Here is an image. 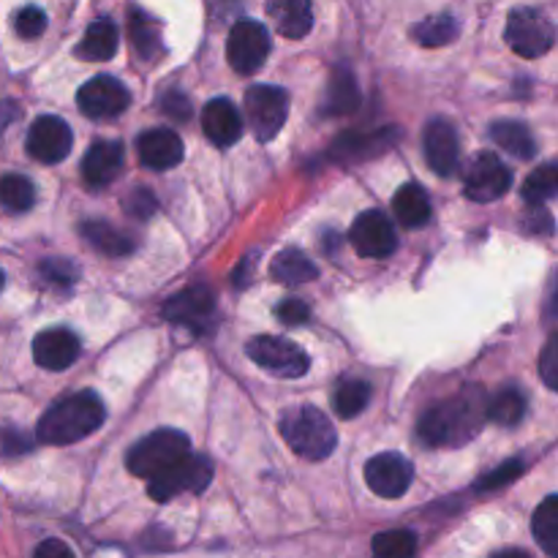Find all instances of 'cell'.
I'll return each instance as SVG.
<instances>
[{
  "instance_id": "obj_45",
  "label": "cell",
  "mask_w": 558,
  "mask_h": 558,
  "mask_svg": "<svg viewBox=\"0 0 558 558\" xmlns=\"http://www.w3.org/2000/svg\"><path fill=\"white\" fill-rule=\"evenodd\" d=\"M33 558H76L74 550L63 543V539H44L36 548Z\"/></svg>"
},
{
  "instance_id": "obj_5",
  "label": "cell",
  "mask_w": 558,
  "mask_h": 558,
  "mask_svg": "<svg viewBox=\"0 0 558 558\" xmlns=\"http://www.w3.org/2000/svg\"><path fill=\"white\" fill-rule=\"evenodd\" d=\"M505 38L521 58H543L556 44V25L539 9H512Z\"/></svg>"
},
{
  "instance_id": "obj_34",
  "label": "cell",
  "mask_w": 558,
  "mask_h": 558,
  "mask_svg": "<svg viewBox=\"0 0 558 558\" xmlns=\"http://www.w3.org/2000/svg\"><path fill=\"white\" fill-rule=\"evenodd\" d=\"M521 194L526 205H545L558 196V163H543V167L534 169L523 183Z\"/></svg>"
},
{
  "instance_id": "obj_28",
  "label": "cell",
  "mask_w": 558,
  "mask_h": 558,
  "mask_svg": "<svg viewBox=\"0 0 558 558\" xmlns=\"http://www.w3.org/2000/svg\"><path fill=\"white\" fill-rule=\"evenodd\" d=\"M490 140L515 158H534V153H537V142H534L532 131L518 123V120H496L490 125Z\"/></svg>"
},
{
  "instance_id": "obj_16",
  "label": "cell",
  "mask_w": 558,
  "mask_h": 558,
  "mask_svg": "<svg viewBox=\"0 0 558 558\" xmlns=\"http://www.w3.org/2000/svg\"><path fill=\"white\" fill-rule=\"evenodd\" d=\"M163 316L172 325L191 327V330H205V327H210L213 316H216V298H213V292L207 287H189L167 300Z\"/></svg>"
},
{
  "instance_id": "obj_31",
  "label": "cell",
  "mask_w": 558,
  "mask_h": 558,
  "mask_svg": "<svg viewBox=\"0 0 558 558\" xmlns=\"http://www.w3.org/2000/svg\"><path fill=\"white\" fill-rule=\"evenodd\" d=\"M532 532L539 548L550 558H558V496H548L543 505L534 510Z\"/></svg>"
},
{
  "instance_id": "obj_6",
  "label": "cell",
  "mask_w": 558,
  "mask_h": 558,
  "mask_svg": "<svg viewBox=\"0 0 558 558\" xmlns=\"http://www.w3.org/2000/svg\"><path fill=\"white\" fill-rule=\"evenodd\" d=\"M245 354H248L259 368L278 376V379H300V376L308 374L311 365L308 354H305L298 343L278 336L251 338L248 347H245Z\"/></svg>"
},
{
  "instance_id": "obj_38",
  "label": "cell",
  "mask_w": 558,
  "mask_h": 558,
  "mask_svg": "<svg viewBox=\"0 0 558 558\" xmlns=\"http://www.w3.org/2000/svg\"><path fill=\"white\" fill-rule=\"evenodd\" d=\"M523 474V461H507L501 463L499 469H494V472L485 474L483 480H480L474 488L477 490H496V488H505V485L515 483L518 477Z\"/></svg>"
},
{
  "instance_id": "obj_23",
  "label": "cell",
  "mask_w": 558,
  "mask_h": 558,
  "mask_svg": "<svg viewBox=\"0 0 558 558\" xmlns=\"http://www.w3.org/2000/svg\"><path fill=\"white\" fill-rule=\"evenodd\" d=\"M360 107V87L352 71L347 65L332 71L330 85H327L325 101H322V112L330 118H341V114H352Z\"/></svg>"
},
{
  "instance_id": "obj_22",
  "label": "cell",
  "mask_w": 558,
  "mask_h": 558,
  "mask_svg": "<svg viewBox=\"0 0 558 558\" xmlns=\"http://www.w3.org/2000/svg\"><path fill=\"white\" fill-rule=\"evenodd\" d=\"M265 9L278 33L287 38H303L314 27L311 0H265Z\"/></svg>"
},
{
  "instance_id": "obj_37",
  "label": "cell",
  "mask_w": 558,
  "mask_h": 558,
  "mask_svg": "<svg viewBox=\"0 0 558 558\" xmlns=\"http://www.w3.org/2000/svg\"><path fill=\"white\" fill-rule=\"evenodd\" d=\"M14 31L20 38H38L47 31V14L38 5H25V9L16 11Z\"/></svg>"
},
{
  "instance_id": "obj_49",
  "label": "cell",
  "mask_w": 558,
  "mask_h": 558,
  "mask_svg": "<svg viewBox=\"0 0 558 558\" xmlns=\"http://www.w3.org/2000/svg\"><path fill=\"white\" fill-rule=\"evenodd\" d=\"M3 283H5V276H3V270H0V292H3Z\"/></svg>"
},
{
  "instance_id": "obj_1",
  "label": "cell",
  "mask_w": 558,
  "mask_h": 558,
  "mask_svg": "<svg viewBox=\"0 0 558 558\" xmlns=\"http://www.w3.org/2000/svg\"><path fill=\"white\" fill-rule=\"evenodd\" d=\"M488 420V396L480 387H469L461 396L447 398L423 414L417 436L428 447H461L483 430Z\"/></svg>"
},
{
  "instance_id": "obj_30",
  "label": "cell",
  "mask_w": 558,
  "mask_h": 558,
  "mask_svg": "<svg viewBox=\"0 0 558 558\" xmlns=\"http://www.w3.org/2000/svg\"><path fill=\"white\" fill-rule=\"evenodd\" d=\"M458 33H461V25L452 14L428 16L412 27V38L420 47H447V44L456 41Z\"/></svg>"
},
{
  "instance_id": "obj_40",
  "label": "cell",
  "mask_w": 558,
  "mask_h": 558,
  "mask_svg": "<svg viewBox=\"0 0 558 558\" xmlns=\"http://www.w3.org/2000/svg\"><path fill=\"white\" fill-rule=\"evenodd\" d=\"M123 207L129 216L140 218V221H147V218L156 213L158 202H156V194H153L150 189H142L140 185V189H134V194H129V199L123 202Z\"/></svg>"
},
{
  "instance_id": "obj_47",
  "label": "cell",
  "mask_w": 558,
  "mask_h": 558,
  "mask_svg": "<svg viewBox=\"0 0 558 558\" xmlns=\"http://www.w3.org/2000/svg\"><path fill=\"white\" fill-rule=\"evenodd\" d=\"M0 441H3V452L5 456H20V452H25L27 447H31V441H25V436L16 434V430H5L3 436H0Z\"/></svg>"
},
{
  "instance_id": "obj_4",
  "label": "cell",
  "mask_w": 558,
  "mask_h": 558,
  "mask_svg": "<svg viewBox=\"0 0 558 558\" xmlns=\"http://www.w3.org/2000/svg\"><path fill=\"white\" fill-rule=\"evenodd\" d=\"M185 456H191L189 436L172 428H161L147 434L145 439H140L131 447L129 456H125V469L134 477L153 480L178 461H183Z\"/></svg>"
},
{
  "instance_id": "obj_46",
  "label": "cell",
  "mask_w": 558,
  "mask_h": 558,
  "mask_svg": "<svg viewBox=\"0 0 558 558\" xmlns=\"http://www.w3.org/2000/svg\"><path fill=\"white\" fill-rule=\"evenodd\" d=\"M20 118H22L20 104L11 101V98H3V101H0V134H3L11 123H16Z\"/></svg>"
},
{
  "instance_id": "obj_39",
  "label": "cell",
  "mask_w": 558,
  "mask_h": 558,
  "mask_svg": "<svg viewBox=\"0 0 558 558\" xmlns=\"http://www.w3.org/2000/svg\"><path fill=\"white\" fill-rule=\"evenodd\" d=\"M539 376L550 390L558 392V332L548 338L543 354H539Z\"/></svg>"
},
{
  "instance_id": "obj_20",
  "label": "cell",
  "mask_w": 558,
  "mask_h": 558,
  "mask_svg": "<svg viewBox=\"0 0 558 558\" xmlns=\"http://www.w3.org/2000/svg\"><path fill=\"white\" fill-rule=\"evenodd\" d=\"M183 140L172 129H150L136 140V153L147 169H172L183 161Z\"/></svg>"
},
{
  "instance_id": "obj_27",
  "label": "cell",
  "mask_w": 558,
  "mask_h": 558,
  "mask_svg": "<svg viewBox=\"0 0 558 558\" xmlns=\"http://www.w3.org/2000/svg\"><path fill=\"white\" fill-rule=\"evenodd\" d=\"M270 276L278 283H287V287H300V283H308L319 276V267L308 259V254H303L300 248H283L281 254H276L270 265Z\"/></svg>"
},
{
  "instance_id": "obj_11",
  "label": "cell",
  "mask_w": 558,
  "mask_h": 558,
  "mask_svg": "<svg viewBox=\"0 0 558 558\" xmlns=\"http://www.w3.org/2000/svg\"><path fill=\"white\" fill-rule=\"evenodd\" d=\"M512 185V172L494 153H480L463 172V191L472 202H494Z\"/></svg>"
},
{
  "instance_id": "obj_15",
  "label": "cell",
  "mask_w": 558,
  "mask_h": 558,
  "mask_svg": "<svg viewBox=\"0 0 558 558\" xmlns=\"http://www.w3.org/2000/svg\"><path fill=\"white\" fill-rule=\"evenodd\" d=\"M71 145H74V134H71L69 123L54 114L38 118L25 140L27 153L41 163H60L71 153Z\"/></svg>"
},
{
  "instance_id": "obj_13",
  "label": "cell",
  "mask_w": 558,
  "mask_h": 558,
  "mask_svg": "<svg viewBox=\"0 0 558 558\" xmlns=\"http://www.w3.org/2000/svg\"><path fill=\"white\" fill-rule=\"evenodd\" d=\"M349 243L365 259H387L398 248L396 229L381 210L360 213L349 232Z\"/></svg>"
},
{
  "instance_id": "obj_35",
  "label": "cell",
  "mask_w": 558,
  "mask_h": 558,
  "mask_svg": "<svg viewBox=\"0 0 558 558\" xmlns=\"http://www.w3.org/2000/svg\"><path fill=\"white\" fill-rule=\"evenodd\" d=\"M131 38H134L136 52L145 60H156L158 54L163 52L161 31H158L156 22L147 14H142V11H134V14H131Z\"/></svg>"
},
{
  "instance_id": "obj_24",
  "label": "cell",
  "mask_w": 558,
  "mask_h": 558,
  "mask_svg": "<svg viewBox=\"0 0 558 558\" xmlns=\"http://www.w3.org/2000/svg\"><path fill=\"white\" fill-rule=\"evenodd\" d=\"M118 27H114L112 20H96L85 31L82 41L76 44V58L90 60V63H101V60H109L114 52H118Z\"/></svg>"
},
{
  "instance_id": "obj_41",
  "label": "cell",
  "mask_w": 558,
  "mask_h": 558,
  "mask_svg": "<svg viewBox=\"0 0 558 558\" xmlns=\"http://www.w3.org/2000/svg\"><path fill=\"white\" fill-rule=\"evenodd\" d=\"M41 278L47 283H54V287H71L76 281V270L65 259H47L38 267Z\"/></svg>"
},
{
  "instance_id": "obj_32",
  "label": "cell",
  "mask_w": 558,
  "mask_h": 558,
  "mask_svg": "<svg viewBox=\"0 0 558 558\" xmlns=\"http://www.w3.org/2000/svg\"><path fill=\"white\" fill-rule=\"evenodd\" d=\"M371 401V387L363 379H341L338 381L336 392H332V409L338 417L352 420L368 407Z\"/></svg>"
},
{
  "instance_id": "obj_2",
  "label": "cell",
  "mask_w": 558,
  "mask_h": 558,
  "mask_svg": "<svg viewBox=\"0 0 558 558\" xmlns=\"http://www.w3.org/2000/svg\"><path fill=\"white\" fill-rule=\"evenodd\" d=\"M104 417H107V409L96 392H74V396L52 403L41 414L36 436L44 445H74V441L96 434L104 425Z\"/></svg>"
},
{
  "instance_id": "obj_12",
  "label": "cell",
  "mask_w": 558,
  "mask_h": 558,
  "mask_svg": "<svg viewBox=\"0 0 558 558\" xmlns=\"http://www.w3.org/2000/svg\"><path fill=\"white\" fill-rule=\"evenodd\" d=\"M414 466L401 452H379L365 463V485L381 499H401L412 488Z\"/></svg>"
},
{
  "instance_id": "obj_14",
  "label": "cell",
  "mask_w": 558,
  "mask_h": 558,
  "mask_svg": "<svg viewBox=\"0 0 558 558\" xmlns=\"http://www.w3.org/2000/svg\"><path fill=\"white\" fill-rule=\"evenodd\" d=\"M425 161L434 169L439 178H452L458 172V161H461V140H458V129L452 120L434 118L425 125Z\"/></svg>"
},
{
  "instance_id": "obj_29",
  "label": "cell",
  "mask_w": 558,
  "mask_h": 558,
  "mask_svg": "<svg viewBox=\"0 0 558 558\" xmlns=\"http://www.w3.org/2000/svg\"><path fill=\"white\" fill-rule=\"evenodd\" d=\"M526 417V396L518 387H505L488 398V420L496 425L512 428Z\"/></svg>"
},
{
  "instance_id": "obj_17",
  "label": "cell",
  "mask_w": 558,
  "mask_h": 558,
  "mask_svg": "<svg viewBox=\"0 0 558 558\" xmlns=\"http://www.w3.org/2000/svg\"><path fill=\"white\" fill-rule=\"evenodd\" d=\"M398 140V129H376V131H354V134H343L332 142L330 161L338 163H354L365 161V158H376L385 150H390Z\"/></svg>"
},
{
  "instance_id": "obj_42",
  "label": "cell",
  "mask_w": 558,
  "mask_h": 558,
  "mask_svg": "<svg viewBox=\"0 0 558 558\" xmlns=\"http://www.w3.org/2000/svg\"><path fill=\"white\" fill-rule=\"evenodd\" d=\"M521 223L529 234H537V238H548V234H554L556 229L554 218H550V213L545 210L543 205H529L526 216H523Z\"/></svg>"
},
{
  "instance_id": "obj_9",
  "label": "cell",
  "mask_w": 558,
  "mask_h": 558,
  "mask_svg": "<svg viewBox=\"0 0 558 558\" xmlns=\"http://www.w3.org/2000/svg\"><path fill=\"white\" fill-rule=\"evenodd\" d=\"M270 33L262 22L243 20L229 31L227 58L238 74H256L270 54Z\"/></svg>"
},
{
  "instance_id": "obj_3",
  "label": "cell",
  "mask_w": 558,
  "mask_h": 558,
  "mask_svg": "<svg viewBox=\"0 0 558 558\" xmlns=\"http://www.w3.org/2000/svg\"><path fill=\"white\" fill-rule=\"evenodd\" d=\"M278 428H281L289 450L300 458H308V461H325L338 445L330 417L316 407L289 409L281 423H278Z\"/></svg>"
},
{
  "instance_id": "obj_10",
  "label": "cell",
  "mask_w": 558,
  "mask_h": 558,
  "mask_svg": "<svg viewBox=\"0 0 558 558\" xmlns=\"http://www.w3.org/2000/svg\"><path fill=\"white\" fill-rule=\"evenodd\" d=\"M129 87L107 74L87 80L85 85L80 87V93H76V107H80L82 114H87V118L93 120L118 118V114H123L125 109H129Z\"/></svg>"
},
{
  "instance_id": "obj_8",
  "label": "cell",
  "mask_w": 558,
  "mask_h": 558,
  "mask_svg": "<svg viewBox=\"0 0 558 558\" xmlns=\"http://www.w3.org/2000/svg\"><path fill=\"white\" fill-rule=\"evenodd\" d=\"M289 114V93L276 85H254L245 93V118L259 142H270L281 134Z\"/></svg>"
},
{
  "instance_id": "obj_7",
  "label": "cell",
  "mask_w": 558,
  "mask_h": 558,
  "mask_svg": "<svg viewBox=\"0 0 558 558\" xmlns=\"http://www.w3.org/2000/svg\"><path fill=\"white\" fill-rule=\"evenodd\" d=\"M213 480V463L205 456H185L167 472L147 480V494L156 501H169L180 494H202Z\"/></svg>"
},
{
  "instance_id": "obj_19",
  "label": "cell",
  "mask_w": 558,
  "mask_h": 558,
  "mask_svg": "<svg viewBox=\"0 0 558 558\" xmlns=\"http://www.w3.org/2000/svg\"><path fill=\"white\" fill-rule=\"evenodd\" d=\"M123 142H93L90 150L82 158V178H85V183L90 185V189H104V185H109L112 180H118V174L123 172Z\"/></svg>"
},
{
  "instance_id": "obj_44",
  "label": "cell",
  "mask_w": 558,
  "mask_h": 558,
  "mask_svg": "<svg viewBox=\"0 0 558 558\" xmlns=\"http://www.w3.org/2000/svg\"><path fill=\"white\" fill-rule=\"evenodd\" d=\"M163 114H169L172 120H189L191 118V101L183 96V93L172 90L161 98Z\"/></svg>"
},
{
  "instance_id": "obj_25",
  "label": "cell",
  "mask_w": 558,
  "mask_h": 558,
  "mask_svg": "<svg viewBox=\"0 0 558 558\" xmlns=\"http://www.w3.org/2000/svg\"><path fill=\"white\" fill-rule=\"evenodd\" d=\"M392 210H396V218L409 229H420L430 221L434 216V207H430L428 194H425L423 185L407 183L398 189L396 199H392Z\"/></svg>"
},
{
  "instance_id": "obj_43",
  "label": "cell",
  "mask_w": 558,
  "mask_h": 558,
  "mask_svg": "<svg viewBox=\"0 0 558 558\" xmlns=\"http://www.w3.org/2000/svg\"><path fill=\"white\" fill-rule=\"evenodd\" d=\"M276 316L283 322V325L300 327L311 319V308H308V303H303V300L292 298V300H283V303L278 305Z\"/></svg>"
},
{
  "instance_id": "obj_26",
  "label": "cell",
  "mask_w": 558,
  "mask_h": 558,
  "mask_svg": "<svg viewBox=\"0 0 558 558\" xmlns=\"http://www.w3.org/2000/svg\"><path fill=\"white\" fill-rule=\"evenodd\" d=\"M80 232L85 238V243L104 256H129L134 251L131 234L120 232V229H114L107 221H85L80 227Z\"/></svg>"
},
{
  "instance_id": "obj_18",
  "label": "cell",
  "mask_w": 558,
  "mask_h": 558,
  "mask_svg": "<svg viewBox=\"0 0 558 558\" xmlns=\"http://www.w3.org/2000/svg\"><path fill=\"white\" fill-rule=\"evenodd\" d=\"M80 338L65 327L38 332L33 341V360L47 371H65L80 360Z\"/></svg>"
},
{
  "instance_id": "obj_36",
  "label": "cell",
  "mask_w": 558,
  "mask_h": 558,
  "mask_svg": "<svg viewBox=\"0 0 558 558\" xmlns=\"http://www.w3.org/2000/svg\"><path fill=\"white\" fill-rule=\"evenodd\" d=\"M417 554V537L407 529L385 532L374 539V558H414Z\"/></svg>"
},
{
  "instance_id": "obj_21",
  "label": "cell",
  "mask_w": 558,
  "mask_h": 558,
  "mask_svg": "<svg viewBox=\"0 0 558 558\" xmlns=\"http://www.w3.org/2000/svg\"><path fill=\"white\" fill-rule=\"evenodd\" d=\"M205 136L218 147H232L243 136V118L229 98H213L202 109Z\"/></svg>"
},
{
  "instance_id": "obj_48",
  "label": "cell",
  "mask_w": 558,
  "mask_h": 558,
  "mask_svg": "<svg viewBox=\"0 0 558 558\" xmlns=\"http://www.w3.org/2000/svg\"><path fill=\"white\" fill-rule=\"evenodd\" d=\"M490 558H529V556L523 554V550H501V554H496Z\"/></svg>"
},
{
  "instance_id": "obj_33",
  "label": "cell",
  "mask_w": 558,
  "mask_h": 558,
  "mask_svg": "<svg viewBox=\"0 0 558 558\" xmlns=\"http://www.w3.org/2000/svg\"><path fill=\"white\" fill-rule=\"evenodd\" d=\"M36 205V185L25 174H3L0 178V207L9 213H27Z\"/></svg>"
}]
</instances>
